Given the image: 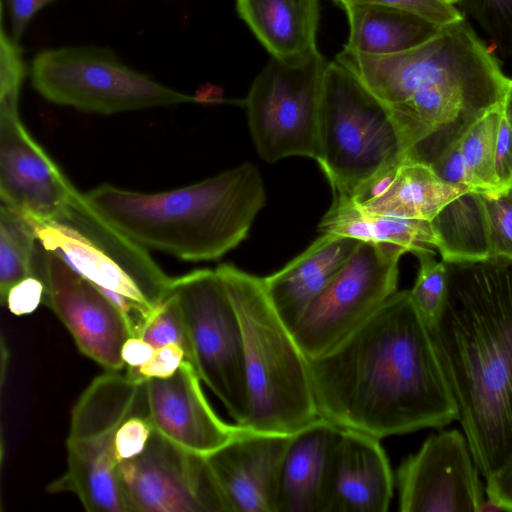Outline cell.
I'll list each match as a JSON object with an SVG mask.
<instances>
[{"label":"cell","mask_w":512,"mask_h":512,"mask_svg":"<svg viewBox=\"0 0 512 512\" xmlns=\"http://www.w3.org/2000/svg\"><path fill=\"white\" fill-rule=\"evenodd\" d=\"M318 417L383 439L457 420L429 326L395 292L326 353L306 358Z\"/></svg>","instance_id":"obj_1"},{"label":"cell","mask_w":512,"mask_h":512,"mask_svg":"<svg viewBox=\"0 0 512 512\" xmlns=\"http://www.w3.org/2000/svg\"><path fill=\"white\" fill-rule=\"evenodd\" d=\"M444 262L446 297L429 329L457 420L488 479L512 460V259Z\"/></svg>","instance_id":"obj_2"},{"label":"cell","mask_w":512,"mask_h":512,"mask_svg":"<svg viewBox=\"0 0 512 512\" xmlns=\"http://www.w3.org/2000/svg\"><path fill=\"white\" fill-rule=\"evenodd\" d=\"M389 110L406 156L432 165L503 100L509 78L464 20L398 54H337Z\"/></svg>","instance_id":"obj_3"},{"label":"cell","mask_w":512,"mask_h":512,"mask_svg":"<svg viewBox=\"0 0 512 512\" xmlns=\"http://www.w3.org/2000/svg\"><path fill=\"white\" fill-rule=\"evenodd\" d=\"M84 194L100 215L141 246L195 262L218 259L242 242L266 201L261 174L248 162L164 192L103 183Z\"/></svg>","instance_id":"obj_4"},{"label":"cell","mask_w":512,"mask_h":512,"mask_svg":"<svg viewBox=\"0 0 512 512\" xmlns=\"http://www.w3.org/2000/svg\"><path fill=\"white\" fill-rule=\"evenodd\" d=\"M215 270L242 327L249 414L241 426L293 434L318 418L306 356L272 305L262 278L230 263Z\"/></svg>","instance_id":"obj_5"},{"label":"cell","mask_w":512,"mask_h":512,"mask_svg":"<svg viewBox=\"0 0 512 512\" xmlns=\"http://www.w3.org/2000/svg\"><path fill=\"white\" fill-rule=\"evenodd\" d=\"M133 416L148 417L146 379L136 368L96 377L75 403L66 441L67 468L47 490L74 494L89 512H127L119 485L116 433Z\"/></svg>","instance_id":"obj_6"},{"label":"cell","mask_w":512,"mask_h":512,"mask_svg":"<svg viewBox=\"0 0 512 512\" xmlns=\"http://www.w3.org/2000/svg\"><path fill=\"white\" fill-rule=\"evenodd\" d=\"M405 158L401 136L387 107L347 68L336 60L328 62L315 161L333 194L352 198L369 180Z\"/></svg>","instance_id":"obj_7"},{"label":"cell","mask_w":512,"mask_h":512,"mask_svg":"<svg viewBox=\"0 0 512 512\" xmlns=\"http://www.w3.org/2000/svg\"><path fill=\"white\" fill-rule=\"evenodd\" d=\"M29 72L33 88L47 101L85 112L111 115L200 101L131 68L107 48L45 49Z\"/></svg>","instance_id":"obj_8"},{"label":"cell","mask_w":512,"mask_h":512,"mask_svg":"<svg viewBox=\"0 0 512 512\" xmlns=\"http://www.w3.org/2000/svg\"><path fill=\"white\" fill-rule=\"evenodd\" d=\"M327 65L319 51L294 62L270 57L255 77L244 105L254 145L264 161L290 156L316 160Z\"/></svg>","instance_id":"obj_9"},{"label":"cell","mask_w":512,"mask_h":512,"mask_svg":"<svg viewBox=\"0 0 512 512\" xmlns=\"http://www.w3.org/2000/svg\"><path fill=\"white\" fill-rule=\"evenodd\" d=\"M188 329L193 366L236 424L249 414L244 339L241 323L216 270L197 269L173 277Z\"/></svg>","instance_id":"obj_10"},{"label":"cell","mask_w":512,"mask_h":512,"mask_svg":"<svg viewBox=\"0 0 512 512\" xmlns=\"http://www.w3.org/2000/svg\"><path fill=\"white\" fill-rule=\"evenodd\" d=\"M407 252L396 244L359 242L291 328L306 358L332 349L397 292L399 261Z\"/></svg>","instance_id":"obj_11"},{"label":"cell","mask_w":512,"mask_h":512,"mask_svg":"<svg viewBox=\"0 0 512 512\" xmlns=\"http://www.w3.org/2000/svg\"><path fill=\"white\" fill-rule=\"evenodd\" d=\"M127 512H230L206 457L153 430L137 456L117 468Z\"/></svg>","instance_id":"obj_12"},{"label":"cell","mask_w":512,"mask_h":512,"mask_svg":"<svg viewBox=\"0 0 512 512\" xmlns=\"http://www.w3.org/2000/svg\"><path fill=\"white\" fill-rule=\"evenodd\" d=\"M34 274L44 284L42 303L71 334L79 351L108 371L125 367L122 348L132 337L117 307L90 281L39 244Z\"/></svg>","instance_id":"obj_13"},{"label":"cell","mask_w":512,"mask_h":512,"mask_svg":"<svg viewBox=\"0 0 512 512\" xmlns=\"http://www.w3.org/2000/svg\"><path fill=\"white\" fill-rule=\"evenodd\" d=\"M15 97L0 98V199L31 223L59 221L78 191L22 123Z\"/></svg>","instance_id":"obj_14"},{"label":"cell","mask_w":512,"mask_h":512,"mask_svg":"<svg viewBox=\"0 0 512 512\" xmlns=\"http://www.w3.org/2000/svg\"><path fill=\"white\" fill-rule=\"evenodd\" d=\"M479 470L459 430L429 436L397 470L401 512H477L484 499Z\"/></svg>","instance_id":"obj_15"},{"label":"cell","mask_w":512,"mask_h":512,"mask_svg":"<svg viewBox=\"0 0 512 512\" xmlns=\"http://www.w3.org/2000/svg\"><path fill=\"white\" fill-rule=\"evenodd\" d=\"M195 367L184 360L168 378L146 380L148 416L154 430L192 453L208 456L232 440L241 425L223 421L206 399Z\"/></svg>","instance_id":"obj_16"},{"label":"cell","mask_w":512,"mask_h":512,"mask_svg":"<svg viewBox=\"0 0 512 512\" xmlns=\"http://www.w3.org/2000/svg\"><path fill=\"white\" fill-rule=\"evenodd\" d=\"M291 437L242 426L232 440L206 456L230 512H277L281 467Z\"/></svg>","instance_id":"obj_17"},{"label":"cell","mask_w":512,"mask_h":512,"mask_svg":"<svg viewBox=\"0 0 512 512\" xmlns=\"http://www.w3.org/2000/svg\"><path fill=\"white\" fill-rule=\"evenodd\" d=\"M342 429L318 417L292 434L279 480L277 512H326Z\"/></svg>","instance_id":"obj_18"},{"label":"cell","mask_w":512,"mask_h":512,"mask_svg":"<svg viewBox=\"0 0 512 512\" xmlns=\"http://www.w3.org/2000/svg\"><path fill=\"white\" fill-rule=\"evenodd\" d=\"M394 478L380 439L342 429L326 512H386Z\"/></svg>","instance_id":"obj_19"},{"label":"cell","mask_w":512,"mask_h":512,"mask_svg":"<svg viewBox=\"0 0 512 512\" xmlns=\"http://www.w3.org/2000/svg\"><path fill=\"white\" fill-rule=\"evenodd\" d=\"M359 242L349 237L322 233L283 268L262 278L272 305L290 330Z\"/></svg>","instance_id":"obj_20"},{"label":"cell","mask_w":512,"mask_h":512,"mask_svg":"<svg viewBox=\"0 0 512 512\" xmlns=\"http://www.w3.org/2000/svg\"><path fill=\"white\" fill-rule=\"evenodd\" d=\"M235 4L270 57L294 62L318 51V0H235Z\"/></svg>","instance_id":"obj_21"},{"label":"cell","mask_w":512,"mask_h":512,"mask_svg":"<svg viewBox=\"0 0 512 512\" xmlns=\"http://www.w3.org/2000/svg\"><path fill=\"white\" fill-rule=\"evenodd\" d=\"M31 224L43 249L58 255L103 294L115 293L155 310L144 289L124 266L81 231L62 221Z\"/></svg>","instance_id":"obj_22"},{"label":"cell","mask_w":512,"mask_h":512,"mask_svg":"<svg viewBox=\"0 0 512 512\" xmlns=\"http://www.w3.org/2000/svg\"><path fill=\"white\" fill-rule=\"evenodd\" d=\"M349 23L345 48L362 54L387 56L413 49L443 27L410 11L386 5L343 6Z\"/></svg>","instance_id":"obj_23"},{"label":"cell","mask_w":512,"mask_h":512,"mask_svg":"<svg viewBox=\"0 0 512 512\" xmlns=\"http://www.w3.org/2000/svg\"><path fill=\"white\" fill-rule=\"evenodd\" d=\"M319 231L358 241L396 244L412 254L421 250L438 252L439 247L431 221L374 213L336 194L320 221Z\"/></svg>","instance_id":"obj_24"},{"label":"cell","mask_w":512,"mask_h":512,"mask_svg":"<svg viewBox=\"0 0 512 512\" xmlns=\"http://www.w3.org/2000/svg\"><path fill=\"white\" fill-rule=\"evenodd\" d=\"M468 189L442 180L428 164L405 158L388 188L361 208L378 214L432 221Z\"/></svg>","instance_id":"obj_25"},{"label":"cell","mask_w":512,"mask_h":512,"mask_svg":"<svg viewBox=\"0 0 512 512\" xmlns=\"http://www.w3.org/2000/svg\"><path fill=\"white\" fill-rule=\"evenodd\" d=\"M443 261H479L492 256L480 192H466L431 221Z\"/></svg>","instance_id":"obj_26"},{"label":"cell","mask_w":512,"mask_h":512,"mask_svg":"<svg viewBox=\"0 0 512 512\" xmlns=\"http://www.w3.org/2000/svg\"><path fill=\"white\" fill-rule=\"evenodd\" d=\"M38 241L33 225L5 205L0 206V301L20 281L35 276Z\"/></svg>","instance_id":"obj_27"},{"label":"cell","mask_w":512,"mask_h":512,"mask_svg":"<svg viewBox=\"0 0 512 512\" xmlns=\"http://www.w3.org/2000/svg\"><path fill=\"white\" fill-rule=\"evenodd\" d=\"M502 102L482 115L460 140L461 149L477 192H500L496 173V145Z\"/></svg>","instance_id":"obj_28"},{"label":"cell","mask_w":512,"mask_h":512,"mask_svg":"<svg viewBox=\"0 0 512 512\" xmlns=\"http://www.w3.org/2000/svg\"><path fill=\"white\" fill-rule=\"evenodd\" d=\"M419 268L415 283L409 290L411 300L428 326L434 324L444 305L447 290V268L435 258V251L415 252Z\"/></svg>","instance_id":"obj_29"},{"label":"cell","mask_w":512,"mask_h":512,"mask_svg":"<svg viewBox=\"0 0 512 512\" xmlns=\"http://www.w3.org/2000/svg\"><path fill=\"white\" fill-rule=\"evenodd\" d=\"M141 338L155 350L166 345L180 346L188 360L193 365L192 346L188 329L176 294L172 291L155 308L146 323Z\"/></svg>","instance_id":"obj_30"},{"label":"cell","mask_w":512,"mask_h":512,"mask_svg":"<svg viewBox=\"0 0 512 512\" xmlns=\"http://www.w3.org/2000/svg\"><path fill=\"white\" fill-rule=\"evenodd\" d=\"M460 7L503 55L512 54V0H460Z\"/></svg>","instance_id":"obj_31"},{"label":"cell","mask_w":512,"mask_h":512,"mask_svg":"<svg viewBox=\"0 0 512 512\" xmlns=\"http://www.w3.org/2000/svg\"><path fill=\"white\" fill-rule=\"evenodd\" d=\"M487 222L492 256L512 259V188L480 192Z\"/></svg>","instance_id":"obj_32"},{"label":"cell","mask_w":512,"mask_h":512,"mask_svg":"<svg viewBox=\"0 0 512 512\" xmlns=\"http://www.w3.org/2000/svg\"><path fill=\"white\" fill-rule=\"evenodd\" d=\"M342 7L348 4H376L401 8L415 13L430 22L445 27L464 20L455 5L443 0H332Z\"/></svg>","instance_id":"obj_33"},{"label":"cell","mask_w":512,"mask_h":512,"mask_svg":"<svg viewBox=\"0 0 512 512\" xmlns=\"http://www.w3.org/2000/svg\"><path fill=\"white\" fill-rule=\"evenodd\" d=\"M26 67L19 43L8 35L3 25L0 32V96H19Z\"/></svg>","instance_id":"obj_34"},{"label":"cell","mask_w":512,"mask_h":512,"mask_svg":"<svg viewBox=\"0 0 512 512\" xmlns=\"http://www.w3.org/2000/svg\"><path fill=\"white\" fill-rule=\"evenodd\" d=\"M153 430L148 417L133 416L127 419L118 429L115 438V451L119 463L139 455L146 447Z\"/></svg>","instance_id":"obj_35"},{"label":"cell","mask_w":512,"mask_h":512,"mask_svg":"<svg viewBox=\"0 0 512 512\" xmlns=\"http://www.w3.org/2000/svg\"><path fill=\"white\" fill-rule=\"evenodd\" d=\"M445 182L477 192L466 164L460 141L430 165Z\"/></svg>","instance_id":"obj_36"},{"label":"cell","mask_w":512,"mask_h":512,"mask_svg":"<svg viewBox=\"0 0 512 512\" xmlns=\"http://www.w3.org/2000/svg\"><path fill=\"white\" fill-rule=\"evenodd\" d=\"M43 296V282L36 276H30L9 290L4 304L14 315H27L37 309L43 301Z\"/></svg>","instance_id":"obj_37"},{"label":"cell","mask_w":512,"mask_h":512,"mask_svg":"<svg viewBox=\"0 0 512 512\" xmlns=\"http://www.w3.org/2000/svg\"><path fill=\"white\" fill-rule=\"evenodd\" d=\"M184 360H186L184 350L176 344H170L156 349L146 363L137 367V371L146 380L164 379L171 377Z\"/></svg>","instance_id":"obj_38"},{"label":"cell","mask_w":512,"mask_h":512,"mask_svg":"<svg viewBox=\"0 0 512 512\" xmlns=\"http://www.w3.org/2000/svg\"><path fill=\"white\" fill-rule=\"evenodd\" d=\"M496 173L503 190L512 188V129L503 110L496 145Z\"/></svg>","instance_id":"obj_39"},{"label":"cell","mask_w":512,"mask_h":512,"mask_svg":"<svg viewBox=\"0 0 512 512\" xmlns=\"http://www.w3.org/2000/svg\"><path fill=\"white\" fill-rule=\"evenodd\" d=\"M11 25V37L20 41L31 19L37 12L56 0H5Z\"/></svg>","instance_id":"obj_40"},{"label":"cell","mask_w":512,"mask_h":512,"mask_svg":"<svg viewBox=\"0 0 512 512\" xmlns=\"http://www.w3.org/2000/svg\"><path fill=\"white\" fill-rule=\"evenodd\" d=\"M486 481L487 495L497 500L505 510L512 511V460Z\"/></svg>","instance_id":"obj_41"},{"label":"cell","mask_w":512,"mask_h":512,"mask_svg":"<svg viewBox=\"0 0 512 512\" xmlns=\"http://www.w3.org/2000/svg\"><path fill=\"white\" fill-rule=\"evenodd\" d=\"M155 349L141 337H130L122 348V359L128 367L137 368L146 363Z\"/></svg>","instance_id":"obj_42"},{"label":"cell","mask_w":512,"mask_h":512,"mask_svg":"<svg viewBox=\"0 0 512 512\" xmlns=\"http://www.w3.org/2000/svg\"><path fill=\"white\" fill-rule=\"evenodd\" d=\"M502 110L504 117L512 129V79L510 78L502 100Z\"/></svg>","instance_id":"obj_43"},{"label":"cell","mask_w":512,"mask_h":512,"mask_svg":"<svg viewBox=\"0 0 512 512\" xmlns=\"http://www.w3.org/2000/svg\"><path fill=\"white\" fill-rule=\"evenodd\" d=\"M505 510L504 507L494 498L488 496L478 506L477 512H498Z\"/></svg>","instance_id":"obj_44"},{"label":"cell","mask_w":512,"mask_h":512,"mask_svg":"<svg viewBox=\"0 0 512 512\" xmlns=\"http://www.w3.org/2000/svg\"><path fill=\"white\" fill-rule=\"evenodd\" d=\"M449 4H452V5H455V4H458L460 0H443Z\"/></svg>","instance_id":"obj_45"}]
</instances>
